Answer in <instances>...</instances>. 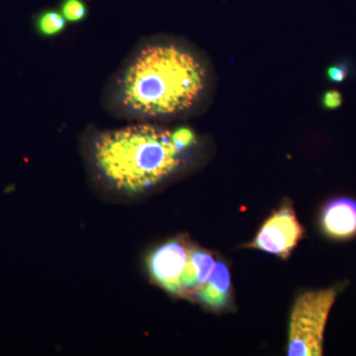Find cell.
Instances as JSON below:
<instances>
[{
    "instance_id": "1",
    "label": "cell",
    "mask_w": 356,
    "mask_h": 356,
    "mask_svg": "<svg viewBox=\"0 0 356 356\" xmlns=\"http://www.w3.org/2000/svg\"><path fill=\"white\" fill-rule=\"evenodd\" d=\"M205 83V67L191 51L172 44H151L126 70L121 100L137 114H177L197 102Z\"/></svg>"
},
{
    "instance_id": "2",
    "label": "cell",
    "mask_w": 356,
    "mask_h": 356,
    "mask_svg": "<svg viewBox=\"0 0 356 356\" xmlns=\"http://www.w3.org/2000/svg\"><path fill=\"white\" fill-rule=\"evenodd\" d=\"M95 161L120 191L139 193L170 177L181 163L172 132L153 125L132 126L103 134L95 143Z\"/></svg>"
},
{
    "instance_id": "3",
    "label": "cell",
    "mask_w": 356,
    "mask_h": 356,
    "mask_svg": "<svg viewBox=\"0 0 356 356\" xmlns=\"http://www.w3.org/2000/svg\"><path fill=\"white\" fill-rule=\"evenodd\" d=\"M336 298L332 288L308 291L298 297L290 317L288 355H323L325 325Z\"/></svg>"
},
{
    "instance_id": "4",
    "label": "cell",
    "mask_w": 356,
    "mask_h": 356,
    "mask_svg": "<svg viewBox=\"0 0 356 356\" xmlns=\"http://www.w3.org/2000/svg\"><path fill=\"white\" fill-rule=\"evenodd\" d=\"M303 234V227L295 211L291 206L284 204L264 222L254 240L247 247L287 259Z\"/></svg>"
},
{
    "instance_id": "5",
    "label": "cell",
    "mask_w": 356,
    "mask_h": 356,
    "mask_svg": "<svg viewBox=\"0 0 356 356\" xmlns=\"http://www.w3.org/2000/svg\"><path fill=\"white\" fill-rule=\"evenodd\" d=\"M189 248L184 241L172 240L163 243L149 255L152 277L170 294L182 295V278Z\"/></svg>"
},
{
    "instance_id": "6",
    "label": "cell",
    "mask_w": 356,
    "mask_h": 356,
    "mask_svg": "<svg viewBox=\"0 0 356 356\" xmlns=\"http://www.w3.org/2000/svg\"><path fill=\"white\" fill-rule=\"evenodd\" d=\"M321 225L325 234L344 241L356 235V201L350 197L332 199L323 210Z\"/></svg>"
},
{
    "instance_id": "7",
    "label": "cell",
    "mask_w": 356,
    "mask_h": 356,
    "mask_svg": "<svg viewBox=\"0 0 356 356\" xmlns=\"http://www.w3.org/2000/svg\"><path fill=\"white\" fill-rule=\"evenodd\" d=\"M196 296L203 305L212 310H222L228 306L231 299V274L224 262H216L210 277L196 292Z\"/></svg>"
},
{
    "instance_id": "8",
    "label": "cell",
    "mask_w": 356,
    "mask_h": 356,
    "mask_svg": "<svg viewBox=\"0 0 356 356\" xmlns=\"http://www.w3.org/2000/svg\"><path fill=\"white\" fill-rule=\"evenodd\" d=\"M215 264L216 261L210 252L191 247L182 278V295L196 294L210 277Z\"/></svg>"
},
{
    "instance_id": "9",
    "label": "cell",
    "mask_w": 356,
    "mask_h": 356,
    "mask_svg": "<svg viewBox=\"0 0 356 356\" xmlns=\"http://www.w3.org/2000/svg\"><path fill=\"white\" fill-rule=\"evenodd\" d=\"M67 20L62 13L55 9H44L37 15L35 26L37 31L44 36H54L63 31Z\"/></svg>"
},
{
    "instance_id": "10",
    "label": "cell",
    "mask_w": 356,
    "mask_h": 356,
    "mask_svg": "<svg viewBox=\"0 0 356 356\" xmlns=\"http://www.w3.org/2000/svg\"><path fill=\"white\" fill-rule=\"evenodd\" d=\"M60 13L70 22H81L88 16V6L84 0H62Z\"/></svg>"
},
{
    "instance_id": "11",
    "label": "cell",
    "mask_w": 356,
    "mask_h": 356,
    "mask_svg": "<svg viewBox=\"0 0 356 356\" xmlns=\"http://www.w3.org/2000/svg\"><path fill=\"white\" fill-rule=\"evenodd\" d=\"M172 139L178 151L184 153L185 149H188L195 142V135H194L191 129L186 127L178 128L172 132Z\"/></svg>"
},
{
    "instance_id": "12",
    "label": "cell",
    "mask_w": 356,
    "mask_h": 356,
    "mask_svg": "<svg viewBox=\"0 0 356 356\" xmlns=\"http://www.w3.org/2000/svg\"><path fill=\"white\" fill-rule=\"evenodd\" d=\"M350 74L348 65L343 63L330 65L327 70V77L330 81L334 83H341L346 81Z\"/></svg>"
},
{
    "instance_id": "13",
    "label": "cell",
    "mask_w": 356,
    "mask_h": 356,
    "mask_svg": "<svg viewBox=\"0 0 356 356\" xmlns=\"http://www.w3.org/2000/svg\"><path fill=\"white\" fill-rule=\"evenodd\" d=\"M322 104L327 110L339 108L343 104V95L334 89L325 91V95H323Z\"/></svg>"
}]
</instances>
